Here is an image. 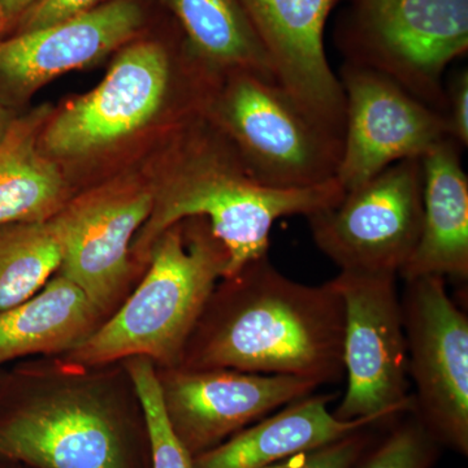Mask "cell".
<instances>
[{"label": "cell", "instance_id": "1", "mask_svg": "<svg viewBox=\"0 0 468 468\" xmlns=\"http://www.w3.org/2000/svg\"><path fill=\"white\" fill-rule=\"evenodd\" d=\"M223 280L178 367L286 375L319 387L344 378V301L332 280L301 284L268 255Z\"/></svg>", "mask_w": 468, "mask_h": 468}, {"label": "cell", "instance_id": "2", "mask_svg": "<svg viewBox=\"0 0 468 468\" xmlns=\"http://www.w3.org/2000/svg\"><path fill=\"white\" fill-rule=\"evenodd\" d=\"M185 230L175 224L151 246V266L115 315L69 351L70 362L100 366L144 356L178 367L229 255L203 218Z\"/></svg>", "mask_w": 468, "mask_h": 468}, {"label": "cell", "instance_id": "3", "mask_svg": "<svg viewBox=\"0 0 468 468\" xmlns=\"http://www.w3.org/2000/svg\"><path fill=\"white\" fill-rule=\"evenodd\" d=\"M345 190L335 178L304 189H273L255 181L234 147H201L181 163L174 177L154 198L143 249L178 221L203 218L226 246L229 261L224 279L268 255L270 233L280 218L310 217L334 207Z\"/></svg>", "mask_w": 468, "mask_h": 468}, {"label": "cell", "instance_id": "4", "mask_svg": "<svg viewBox=\"0 0 468 468\" xmlns=\"http://www.w3.org/2000/svg\"><path fill=\"white\" fill-rule=\"evenodd\" d=\"M335 37L345 63L389 77L443 115V73L468 51V0H345Z\"/></svg>", "mask_w": 468, "mask_h": 468}, {"label": "cell", "instance_id": "5", "mask_svg": "<svg viewBox=\"0 0 468 468\" xmlns=\"http://www.w3.org/2000/svg\"><path fill=\"white\" fill-rule=\"evenodd\" d=\"M224 73L218 122L255 181L273 189H304L335 178L343 135L310 115L276 81L245 70Z\"/></svg>", "mask_w": 468, "mask_h": 468}, {"label": "cell", "instance_id": "6", "mask_svg": "<svg viewBox=\"0 0 468 468\" xmlns=\"http://www.w3.org/2000/svg\"><path fill=\"white\" fill-rule=\"evenodd\" d=\"M0 455L29 468H150L146 428L76 390L0 399Z\"/></svg>", "mask_w": 468, "mask_h": 468}, {"label": "cell", "instance_id": "7", "mask_svg": "<svg viewBox=\"0 0 468 468\" xmlns=\"http://www.w3.org/2000/svg\"><path fill=\"white\" fill-rule=\"evenodd\" d=\"M394 273L341 271L334 282L344 301L346 392L340 420H392L414 410L401 297Z\"/></svg>", "mask_w": 468, "mask_h": 468}, {"label": "cell", "instance_id": "8", "mask_svg": "<svg viewBox=\"0 0 468 468\" xmlns=\"http://www.w3.org/2000/svg\"><path fill=\"white\" fill-rule=\"evenodd\" d=\"M401 298L414 412L440 445L468 455V318L443 277L405 280Z\"/></svg>", "mask_w": 468, "mask_h": 468}, {"label": "cell", "instance_id": "9", "mask_svg": "<svg viewBox=\"0 0 468 468\" xmlns=\"http://www.w3.org/2000/svg\"><path fill=\"white\" fill-rule=\"evenodd\" d=\"M423 218L420 159L390 165L334 207L307 217L314 241L341 271L399 276Z\"/></svg>", "mask_w": 468, "mask_h": 468}, {"label": "cell", "instance_id": "10", "mask_svg": "<svg viewBox=\"0 0 468 468\" xmlns=\"http://www.w3.org/2000/svg\"><path fill=\"white\" fill-rule=\"evenodd\" d=\"M343 155L335 180L345 192L356 189L384 169L421 159L448 138L445 117L406 91L389 77L345 63Z\"/></svg>", "mask_w": 468, "mask_h": 468}, {"label": "cell", "instance_id": "11", "mask_svg": "<svg viewBox=\"0 0 468 468\" xmlns=\"http://www.w3.org/2000/svg\"><path fill=\"white\" fill-rule=\"evenodd\" d=\"M169 423L197 457L319 385L286 375L174 367L159 377Z\"/></svg>", "mask_w": 468, "mask_h": 468}, {"label": "cell", "instance_id": "12", "mask_svg": "<svg viewBox=\"0 0 468 468\" xmlns=\"http://www.w3.org/2000/svg\"><path fill=\"white\" fill-rule=\"evenodd\" d=\"M174 80L167 48L158 42L128 46L94 90L67 106L43 135L54 155L76 156L133 133L162 109Z\"/></svg>", "mask_w": 468, "mask_h": 468}, {"label": "cell", "instance_id": "13", "mask_svg": "<svg viewBox=\"0 0 468 468\" xmlns=\"http://www.w3.org/2000/svg\"><path fill=\"white\" fill-rule=\"evenodd\" d=\"M282 86L310 115L343 135L345 94L328 63L324 29L337 0H241Z\"/></svg>", "mask_w": 468, "mask_h": 468}, {"label": "cell", "instance_id": "14", "mask_svg": "<svg viewBox=\"0 0 468 468\" xmlns=\"http://www.w3.org/2000/svg\"><path fill=\"white\" fill-rule=\"evenodd\" d=\"M149 193L113 194L77 203L57 217L63 241L60 275L109 309L129 273V245L154 207Z\"/></svg>", "mask_w": 468, "mask_h": 468}, {"label": "cell", "instance_id": "15", "mask_svg": "<svg viewBox=\"0 0 468 468\" xmlns=\"http://www.w3.org/2000/svg\"><path fill=\"white\" fill-rule=\"evenodd\" d=\"M144 23L135 0H109L54 26L0 42V76L18 88L89 66L133 38Z\"/></svg>", "mask_w": 468, "mask_h": 468}, {"label": "cell", "instance_id": "16", "mask_svg": "<svg viewBox=\"0 0 468 468\" xmlns=\"http://www.w3.org/2000/svg\"><path fill=\"white\" fill-rule=\"evenodd\" d=\"M463 147L452 138L437 144L421 162L423 218L417 248L399 276L468 279V177Z\"/></svg>", "mask_w": 468, "mask_h": 468}, {"label": "cell", "instance_id": "17", "mask_svg": "<svg viewBox=\"0 0 468 468\" xmlns=\"http://www.w3.org/2000/svg\"><path fill=\"white\" fill-rule=\"evenodd\" d=\"M335 399L334 393H313L291 402L272 417L255 421L211 451L194 457V468H268L363 428L389 421L378 418L340 420L328 411Z\"/></svg>", "mask_w": 468, "mask_h": 468}, {"label": "cell", "instance_id": "18", "mask_svg": "<svg viewBox=\"0 0 468 468\" xmlns=\"http://www.w3.org/2000/svg\"><path fill=\"white\" fill-rule=\"evenodd\" d=\"M100 314L75 282L55 277L29 300L0 311V365L72 351L95 331Z\"/></svg>", "mask_w": 468, "mask_h": 468}, {"label": "cell", "instance_id": "19", "mask_svg": "<svg viewBox=\"0 0 468 468\" xmlns=\"http://www.w3.org/2000/svg\"><path fill=\"white\" fill-rule=\"evenodd\" d=\"M187 45L214 70H245L276 81L270 55L241 0H162ZM277 82V81H276Z\"/></svg>", "mask_w": 468, "mask_h": 468}, {"label": "cell", "instance_id": "20", "mask_svg": "<svg viewBox=\"0 0 468 468\" xmlns=\"http://www.w3.org/2000/svg\"><path fill=\"white\" fill-rule=\"evenodd\" d=\"M63 196V177L37 150L33 126L9 129L0 141V227L48 220Z\"/></svg>", "mask_w": 468, "mask_h": 468}, {"label": "cell", "instance_id": "21", "mask_svg": "<svg viewBox=\"0 0 468 468\" xmlns=\"http://www.w3.org/2000/svg\"><path fill=\"white\" fill-rule=\"evenodd\" d=\"M63 241L57 218L0 227V311L23 303L60 270Z\"/></svg>", "mask_w": 468, "mask_h": 468}, {"label": "cell", "instance_id": "22", "mask_svg": "<svg viewBox=\"0 0 468 468\" xmlns=\"http://www.w3.org/2000/svg\"><path fill=\"white\" fill-rule=\"evenodd\" d=\"M128 369L143 410L149 441L150 468H194L193 455L169 423L159 375L153 362L144 356H134L129 362Z\"/></svg>", "mask_w": 468, "mask_h": 468}, {"label": "cell", "instance_id": "23", "mask_svg": "<svg viewBox=\"0 0 468 468\" xmlns=\"http://www.w3.org/2000/svg\"><path fill=\"white\" fill-rule=\"evenodd\" d=\"M387 435L375 440L354 468H432L440 443L414 410L399 415Z\"/></svg>", "mask_w": 468, "mask_h": 468}, {"label": "cell", "instance_id": "24", "mask_svg": "<svg viewBox=\"0 0 468 468\" xmlns=\"http://www.w3.org/2000/svg\"><path fill=\"white\" fill-rule=\"evenodd\" d=\"M371 427L302 454L294 455L268 468H354L363 457L375 437Z\"/></svg>", "mask_w": 468, "mask_h": 468}, {"label": "cell", "instance_id": "25", "mask_svg": "<svg viewBox=\"0 0 468 468\" xmlns=\"http://www.w3.org/2000/svg\"><path fill=\"white\" fill-rule=\"evenodd\" d=\"M106 0H38L20 17L18 33L54 26L100 7Z\"/></svg>", "mask_w": 468, "mask_h": 468}, {"label": "cell", "instance_id": "26", "mask_svg": "<svg viewBox=\"0 0 468 468\" xmlns=\"http://www.w3.org/2000/svg\"><path fill=\"white\" fill-rule=\"evenodd\" d=\"M445 117L449 138L460 144L462 147L468 144V70L462 69L455 73L445 86Z\"/></svg>", "mask_w": 468, "mask_h": 468}, {"label": "cell", "instance_id": "27", "mask_svg": "<svg viewBox=\"0 0 468 468\" xmlns=\"http://www.w3.org/2000/svg\"><path fill=\"white\" fill-rule=\"evenodd\" d=\"M38 0H0V11L5 23L20 18Z\"/></svg>", "mask_w": 468, "mask_h": 468}, {"label": "cell", "instance_id": "28", "mask_svg": "<svg viewBox=\"0 0 468 468\" xmlns=\"http://www.w3.org/2000/svg\"><path fill=\"white\" fill-rule=\"evenodd\" d=\"M0 468H29L24 466V464L17 463V462L8 460V458L2 457L0 455Z\"/></svg>", "mask_w": 468, "mask_h": 468}, {"label": "cell", "instance_id": "29", "mask_svg": "<svg viewBox=\"0 0 468 468\" xmlns=\"http://www.w3.org/2000/svg\"><path fill=\"white\" fill-rule=\"evenodd\" d=\"M5 113H3V111L0 110V141L3 140V137H5V133H7V131L5 129Z\"/></svg>", "mask_w": 468, "mask_h": 468}, {"label": "cell", "instance_id": "30", "mask_svg": "<svg viewBox=\"0 0 468 468\" xmlns=\"http://www.w3.org/2000/svg\"><path fill=\"white\" fill-rule=\"evenodd\" d=\"M7 26V23H5V17H3L2 11H0V32H2L3 27Z\"/></svg>", "mask_w": 468, "mask_h": 468}]
</instances>
